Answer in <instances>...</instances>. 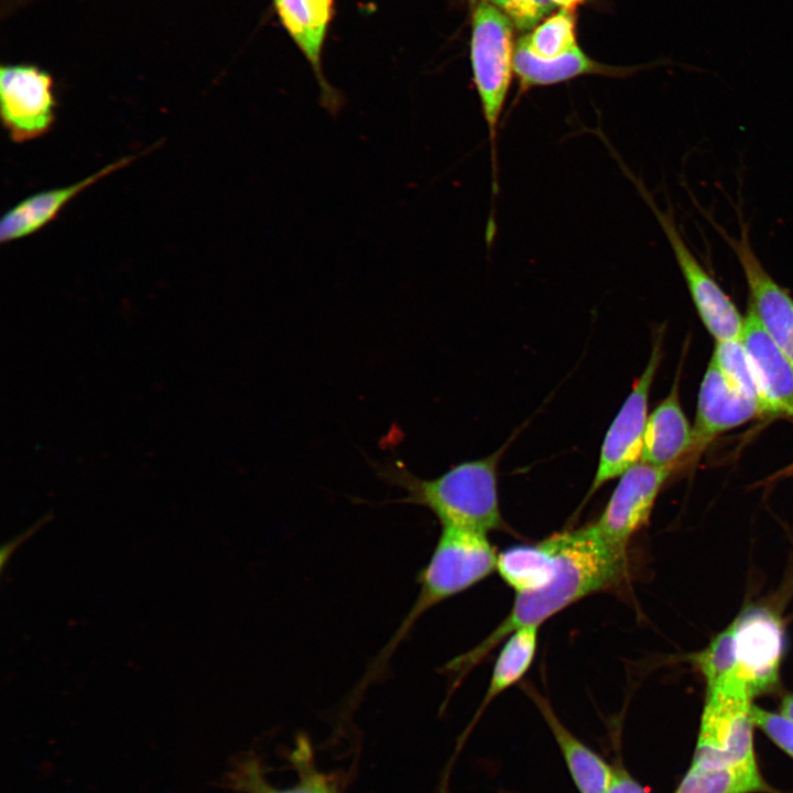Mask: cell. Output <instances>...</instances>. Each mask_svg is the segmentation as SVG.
Listing matches in <instances>:
<instances>
[{
	"label": "cell",
	"instance_id": "1",
	"mask_svg": "<svg viewBox=\"0 0 793 793\" xmlns=\"http://www.w3.org/2000/svg\"><path fill=\"white\" fill-rule=\"evenodd\" d=\"M557 552L552 578L542 587L515 594L506 618L482 641L442 669L460 682L508 636L526 626L540 627L560 611L590 595L617 590L628 579V547L606 540L593 523L552 534Z\"/></svg>",
	"mask_w": 793,
	"mask_h": 793
},
{
	"label": "cell",
	"instance_id": "2",
	"mask_svg": "<svg viewBox=\"0 0 793 793\" xmlns=\"http://www.w3.org/2000/svg\"><path fill=\"white\" fill-rule=\"evenodd\" d=\"M503 448L488 457L463 461L432 479H423L394 460L377 465V475L405 496L394 500L428 509L442 526L488 534L508 531L498 497V463Z\"/></svg>",
	"mask_w": 793,
	"mask_h": 793
},
{
	"label": "cell",
	"instance_id": "3",
	"mask_svg": "<svg viewBox=\"0 0 793 793\" xmlns=\"http://www.w3.org/2000/svg\"><path fill=\"white\" fill-rule=\"evenodd\" d=\"M498 553L488 534L442 526L434 551L419 573L420 591L398 629L361 677L363 685L380 678L413 626L436 605L474 587L497 571Z\"/></svg>",
	"mask_w": 793,
	"mask_h": 793
},
{
	"label": "cell",
	"instance_id": "4",
	"mask_svg": "<svg viewBox=\"0 0 793 793\" xmlns=\"http://www.w3.org/2000/svg\"><path fill=\"white\" fill-rule=\"evenodd\" d=\"M471 11L469 57L488 131L492 170V194L498 193V132L510 89L514 45L512 24L489 1L479 0Z\"/></svg>",
	"mask_w": 793,
	"mask_h": 793
},
{
	"label": "cell",
	"instance_id": "5",
	"mask_svg": "<svg viewBox=\"0 0 793 793\" xmlns=\"http://www.w3.org/2000/svg\"><path fill=\"white\" fill-rule=\"evenodd\" d=\"M751 699L736 678L706 687L693 765L709 769L756 759Z\"/></svg>",
	"mask_w": 793,
	"mask_h": 793
},
{
	"label": "cell",
	"instance_id": "6",
	"mask_svg": "<svg viewBox=\"0 0 793 793\" xmlns=\"http://www.w3.org/2000/svg\"><path fill=\"white\" fill-rule=\"evenodd\" d=\"M619 163L661 226L704 326L716 341L740 340L745 317L685 242L672 208L661 209L644 184Z\"/></svg>",
	"mask_w": 793,
	"mask_h": 793
},
{
	"label": "cell",
	"instance_id": "7",
	"mask_svg": "<svg viewBox=\"0 0 793 793\" xmlns=\"http://www.w3.org/2000/svg\"><path fill=\"white\" fill-rule=\"evenodd\" d=\"M660 361L661 346L656 341L643 372L633 383L631 392L607 430L598 466L583 503H586L607 481L620 477L641 460L643 435L649 416V395Z\"/></svg>",
	"mask_w": 793,
	"mask_h": 793
},
{
	"label": "cell",
	"instance_id": "8",
	"mask_svg": "<svg viewBox=\"0 0 793 793\" xmlns=\"http://www.w3.org/2000/svg\"><path fill=\"white\" fill-rule=\"evenodd\" d=\"M0 108L3 126L14 142L42 137L55 120L53 77L31 64L2 65Z\"/></svg>",
	"mask_w": 793,
	"mask_h": 793
},
{
	"label": "cell",
	"instance_id": "9",
	"mask_svg": "<svg viewBox=\"0 0 793 793\" xmlns=\"http://www.w3.org/2000/svg\"><path fill=\"white\" fill-rule=\"evenodd\" d=\"M709 221L740 263L749 291V308L769 337L793 362V298L761 263L751 246L749 229L741 216L738 237L728 235L711 218Z\"/></svg>",
	"mask_w": 793,
	"mask_h": 793
},
{
	"label": "cell",
	"instance_id": "10",
	"mask_svg": "<svg viewBox=\"0 0 793 793\" xmlns=\"http://www.w3.org/2000/svg\"><path fill=\"white\" fill-rule=\"evenodd\" d=\"M674 468L640 460L620 477L599 518L593 522L609 542L628 547L649 521L655 500Z\"/></svg>",
	"mask_w": 793,
	"mask_h": 793
},
{
	"label": "cell",
	"instance_id": "11",
	"mask_svg": "<svg viewBox=\"0 0 793 793\" xmlns=\"http://www.w3.org/2000/svg\"><path fill=\"white\" fill-rule=\"evenodd\" d=\"M737 663L734 674L754 697L778 682L784 650L780 620L769 610L752 608L735 621Z\"/></svg>",
	"mask_w": 793,
	"mask_h": 793
},
{
	"label": "cell",
	"instance_id": "12",
	"mask_svg": "<svg viewBox=\"0 0 793 793\" xmlns=\"http://www.w3.org/2000/svg\"><path fill=\"white\" fill-rule=\"evenodd\" d=\"M283 29L309 64L319 88V102L330 113L343 106V96L324 75L323 51L336 0H271Z\"/></svg>",
	"mask_w": 793,
	"mask_h": 793
},
{
	"label": "cell",
	"instance_id": "13",
	"mask_svg": "<svg viewBox=\"0 0 793 793\" xmlns=\"http://www.w3.org/2000/svg\"><path fill=\"white\" fill-rule=\"evenodd\" d=\"M761 414V405L735 389L711 358L699 388L689 454L695 456L719 434Z\"/></svg>",
	"mask_w": 793,
	"mask_h": 793
},
{
	"label": "cell",
	"instance_id": "14",
	"mask_svg": "<svg viewBox=\"0 0 793 793\" xmlns=\"http://www.w3.org/2000/svg\"><path fill=\"white\" fill-rule=\"evenodd\" d=\"M138 156L140 154L122 157L68 186L36 193L21 200L2 216L0 241L11 242L39 231L55 219L61 210L79 193L128 165Z\"/></svg>",
	"mask_w": 793,
	"mask_h": 793
},
{
	"label": "cell",
	"instance_id": "15",
	"mask_svg": "<svg viewBox=\"0 0 793 793\" xmlns=\"http://www.w3.org/2000/svg\"><path fill=\"white\" fill-rule=\"evenodd\" d=\"M641 68L642 66L621 67L599 63L580 47L555 58L543 59L517 42L513 54V70L518 80L515 101L535 87L551 86L585 75L623 78Z\"/></svg>",
	"mask_w": 793,
	"mask_h": 793
},
{
	"label": "cell",
	"instance_id": "16",
	"mask_svg": "<svg viewBox=\"0 0 793 793\" xmlns=\"http://www.w3.org/2000/svg\"><path fill=\"white\" fill-rule=\"evenodd\" d=\"M522 687L548 726L578 792L605 793L613 768L566 728L550 702L533 686L526 683Z\"/></svg>",
	"mask_w": 793,
	"mask_h": 793
},
{
	"label": "cell",
	"instance_id": "17",
	"mask_svg": "<svg viewBox=\"0 0 793 793\" xmlns=\"http://www.w3.org/2000/svg\"><path fill=\"white\" fill-rule=\"evenodd\" d=\"M740 340L776 415L793 417V362L769 337L750 308Z\"/></svg>",
	"mask_w": 793,
	"mask_h": 793
},
{
	"label": "cell",
	"instance_id": "18",
	"mask_svg": "<svg viewBox=\"0 0 793 793\" xmlns=\"http://www.w3.org/2000/svg\"><path fill=\"white\" fill-rule=\"evenodd\" d=\"M692 431L680 403L675 380L669 395L648 416L641 460L658 467L675 468L680 459L691 452Z\"/></svg>",
	"mask_w": 793,
	"mask_h": 793
},
{
	"label": "cell",
	"instance_id": "19",
	"mask_svg": "<svg viewBox=\"0 0 793 793\" xmlns=\"http://www.w3.org/2000/svg\"><path fill=\"white\" fill-rule=\"evenodd\" d=\"M291 757L297 770V781L291 786H272L256 758L245 759L236 765L229 775V785L242 793H338L335 782L315 767L306 739L297 740Z\"/></svg>",
	"mask_w": 793,
	"mask_h": 793
},
{
	"label": "cell",
	"instance_id": "20",
	"mask_svg": "<svg viewBox=\"0 0 793 793\" xmlns=\"http://www.w3.org/2000/svg\"><path fill=\"white\" fill-rule=\"evenodd\" d=\"M557 552L553 535L537 543L517 545L498 554L497 573L515 594L545 585L556 567Z\"/></svg>",
	"mask_w": 793,
	"mask_h": 793
},
{
	"label": "cell",
	"instance_id": "21",
	"mask_svg": "<svg viewBox=\"0 0 793 793\" xmlns=\"http://www.w3.org/2000/svg\"><path fill=\"white\" fill-rule=\"evenodd\" d=\"M539 628L536 626L519 628L503 640L484 699L469 728L475 725L493 699L520 682L529 671L537 650Z\"/></svg>",
	"mask_w": 793,
	"mask_h": 793
},
{
	"label": "cell",
	"instance_id": "22",
	"mask_svg": "<svg viewBox=\"0 0 793 793\" xmlns=\"http://www.w3.org/2000/svg\"><path fill=\"white\" fill-rule=\"evenodd\" d=\"M772 791L753 759L709 769L692 764L674 793H769Z\"/></svg>",
	"mask_w": 793,
	"mask_h": 793
},
{
	"label": "cell",
	"instance_id": "23",
	"mask_svg": "<svg viewBox=\"0 0 793 793\" xmlns=\"http://www.w3.org/2000/svg\"><path fill=\"white\" fill-rule=\"evenodd\" d=\"M729 383L758 402L767 415H776L741 340L716 341L713 357Z\"/></svg>",
	"mask_w": 793,
	"mask_h": 793
},
{
	"label": "cell",
	"instance_id": "24",
	"mask_svg": "<svg viewBox=\"0 0 793 793\" xmlns=\"http://www.w3.org/2000/svg\"><path fill=\"white\" fill-rule=\"evenodd\" d=\"M531 54L551 59L578 48L575 13L560 10L518 40Z\"/></svg>",
	"mask_w": 793,
	"mask_h": 793
},
{
	"label": "cell",
	"instance_id": "25",
	"mask_svg": "<svg viewBox=\"0 0 793 793\" xmlns=\"http://www.w3.org/2000/svg\"><path fill=\"white\" fill-rule=\"evenodd\" d=\"M693 661L703 675L706 687L714 686L734 674L737 663L736 628L732 621L718 633Z\"/></svg>",
	"mask_w": 793,
	"mask_h": 793
},
{
	"label": "cell",
	"instance_id": "26",
	"mask_svg": "<svg viewBox=\"0 0 793 793\" xmlns=\"http://www.w3.org/2000/svg\"><path fill=\"white\" fill-rule=\"evenodd\" d=\"M521 32H530L552 13V0H487Z\"/></svg>",
	"mask_w": 793,
	"mask_h": 793
},
{
	"label": "cell",
	"instance_id": "27",
	"mask_svg": "<svg viewBox=\"0 0 793 793\" xmlns=\"http://www.w3.org/2000/svg\"><path fill=\"white\" fill-rule=\"evenodd\" d=\"M751 719L779 748L793 758V720L782 713L751 706Z\"/></svg>",
	"mask_w": 793,
	"mask_h": 793
},
{
	"label": "cell",
	"instance_id": "28",
	"mask_svg": "<svg viewBox=\"0 0 793 793\" xmlns=\"http://www.w3.org/2000/svg\"><path fill=\"white\" fill-rule=\"evenodd\" d=\"M605 793H650L623 768H613L611 782Z\"/></svg>",
	"mask_w": 793,
	"mask_h": 793
},
{
	"label": "cell",
	"instance_id": "29",
	"mask_svg": "<svg viewBox=\"0 0 793 793\" xmlns=\"http://www.w3.org/2000/svg\"><path fill=\"white\" fill-rule=\"evenodd\" d=\"M39 525L35 524L34 526L26 529L23 533H21L19 536H15L8 541L7 544L2 546L1 551V568L6 565L7 561L12 555L15 547L21 544L24 540H26L37 528Z\"/></svg>",
	"mask_w": 793,
	"mask_h": 793
},
{
	"label": "cell",
	"instance_id": "30",
	"mask_svg": "<svg viewBox=\"0 0 793 793\" xmlns=\"http://www.w3.org/2000/svg\"><path fill=\"white\" fill-rule=\"evenodd\" d=\"M561 10L574 12L585 0H552Z\"/></svg>",
	"mask_w": 793,
	"mask_h": 793
},
{
	"label": "cell",
	"instance_id": "31",
	"mask_svg": "<svg viewBox=\"0 0 793 793\" xmlns=\"http://www.w3.org/2000/svg\"><path fill=\"white\" fill-rule=\"evenodd\" d=\"M781 713L793 720V695H786L782 698Z\"/></svg>",
	"mask_w": 793,
	"mask_h": 793
},
{
	"label": "cell",
	"instance_id": "32",
	"mask_svg": "<svg viewBox=\"0 0 793 793\" xmlns=\"http://www.w3.org/2000/svg\"><path fill=\"white\" fill-rule=\"evenodd\" d=\"M479 0H468L470 8H472Z\"/></svg>",
	"mask_w": 793,
	"mask_h": 793
}]
</instances>
